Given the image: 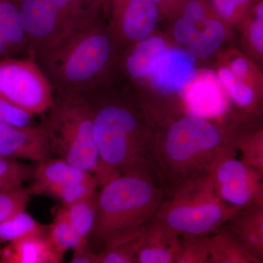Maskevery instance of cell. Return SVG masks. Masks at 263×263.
Returning a JSON list of instances; mask_svg holds the SVG:
<instances>
[{
	"instance_id": "31",
	"label": "cell",
	"mask_w": 263,
	"mask_h": 263,
	"mask_svg": "<svg viewBox=\"0 0 263 263\" xmlns=\"http://www.w3.org/2000/svg\"><path fill=\"white\" fill-rule=\"evenodd\" d=\"M31 195L28 186H20L0 190V222L21 211L25 210Z\"/></svg>"
},
{
	"instance_id": "32",
	"label": "cell",
	"mask_w": 263,
	"mask_h": 263,
	"mask_svg": "<svg viewBox=\"0 0 263 263\" xmlns=\"http://www.w3.org/2000/svg\"><path fill=\"white\" fill-rule=\"evenodd\" d=\"M35 117L34 114L0 96V124L30 127L37 125L34 121Z\"/></svg>"
},
{
	"instance_id": "19",
	"label": "cell",
	"mask_w": 263,
	"mask_h": 263,
	"mask_svg": "<svg viewBox=\"0 0 263 263\" xmlns=\"http://www.w3.org/2000/svg\"><path fill=\"white\" fill-rule=\"evenodd\" d=\"M210 263H259L241 238L228 227L210 235Z\"/></svg>"
},
{
	"instance_id": "3",
	"label": "cell",
	"mask_w": 263,
	"mask_h": 263,
	"mask_svg": "<svg viewBox=\"0 0 263 263\" xmlns=\"http://www.w3.org/2000/svg\"><path fill=\"white\" fill-rule=\"evenodd\" d=\"M99 162V187L139 167H148L157 124L130 91L116 79L89 96Z\"/></svg>"
},
{
	"instance_id": "36",
	"label": "cell",
	"mask_w": 263,
	"mask_h": 263,
	"mask_svg": "<svg viewBox=\"0 0 263 263\" xmlns=\"http://www.w3.org/2000/svg\"><path fill=\"white\" fill-rule=\"evenodd\" d=\"M9 47V45L5 41L4 38L0 35V56L4 54Z\"/></svg>"
},
{
	"instance_id": "4",
	"label": "cell",
	"mask_w": 263,
	"mask_h": 263,
	"mask_svg": "<svg viewBox=\"0 0 263 263\" xmlns=\"http://www.w3.org/2000/svg\"><path fill=\"white\" fill-rule=\"evenodd\" d=\"M100 188L96 220L89 238L90 247L97 252L114 237L146 226L165 199L145 166L114 176Z\"/></svg>"
},
{
	"instance_id": "30",
	"label": "cell",
	"mask_w": 263,
	"mask_h": 263,
	"mask_svg": "<svg viewBox=\"0 0 263 263\" xmlns=\"http://www.w3.org/2000/svg\"><path fill=\"white\" fill-rule=\"evenodd\" d=\"M34 166L0 157V190L23 186L32 179Z\"/></svg>"
},
{
	"instance_id": "33",
	"label": "cell",
	"mask_w": 263,
	"mask_h": 263,
	"mask_svg": "<svg viewBox=\"0 0 263 263\" xmlns=\"http://www.w3.org/2000/svg\"><path fill=\"white\" fill-rule=\"evenodd\" d=\"M158 8L163 20L170 22L176 18L183 3V0H152Z\"/></svg>"
},
{
	"instance_id": "27",
	"label": "cell",
	"mask_w": 263,
	"mask_h": 263,
	"mask_svg": "<svg viewBox=\"0 0 263 263\" xmlns=\"http://www.w3.org/2000/svg\"><path fill=\"white\" fill-rule=\"evenodd\" d=\"M237 148L242 160L263 172V123L243 133L238 138Z\"/></svg>"
},
{
	"instance_id": "37",
	"label": "cell",
	"mask_w": 263,
	"mask_h": 263,
	"mask_svg": "<svg viewBox=\"0 0 263 263\" xmlns=\"http://www.w3.org/2000/svg\"><path fill=\"white\" fill-rule=\"evenodd\" d=\"M10 1H11V0H10Z\"/></svg>"
},
{
	"instance_id": "14",
	"label": "cell",
	"mask_w": 263,
	"mask_h": 263,
	"mask_svg": "<svg viewBox=\"0 0 263 263\" xmlns=\"http://www.w3.org/2000/svg\"><path fill=\"white\" fill-rule=\"evenodd\" d=\"M181 240L172 230L151 220L145 226L136 263H176Z\"/></svg>"
},
{
	"instance_id": "25",
	"label": "cell",
	"mask_w": 263,
	"mask_h": 263,
	"mask_svg": "<svg viewBox=\"0 0 263 263\" xmlns=\"http://www.w3.org/2000/svg\"><path fill=\"white\" fill-rule=\"evenodd\" d=\"M0 35L10 47L22 44L27 40L18 7L10 0H0Z\"/></svg>"
},
{
	"instance_id": "7",
	"label": "cell",
	"mask_w": 263,
	"mask_h": 263,
	"mask_svg": "<svg viewBox=\"0 0 263 263\" xmlns=\"http://www.w3.org/2000/svg\"><path fill=\"white\" fill-rule=\"evenodd\" d=\"M211 66L226 91L233 121L249 128L262 124L257 117L262 79L261 67L233 45L222 50Z\"/></svg>"
},
{
	"instance_id": "34",
	"label": "cell",
	"mask_w": 263,
	"mask_h": 263,
	"mask_svg": "<svg viewBox=\"0 0 263 263\" xmlns=\"http://www.w3.org/2000/svg\"><path fill=\"white\" fill-rule=\"evenodd\" d=\"M71 263H100V254L91 248L89 245L73 250Z\"/></svg>"
},
{
	"instance_id": "10",
	"label": "cell",
	"mask_w": 263,
	"mask_h": 263,
	"mask_svg": "<svg viewBox=\"0 0 263 263\" xmlns=\"http://www.w3.org/2000/svg\"><path fill=\"white\" fill-rule=\"evenodd\" d=\"M109 28L122 51L159 29L163 20L152 0H101Z\"/></svg>"
},
{
	"instance_id": "1",
	"label": "cell",
	"mask_w": 263,
	"mask_h": 263,
	"mask_svg": "<svg viewBox=\"0 0 263 263\" xmlns=\"http://www.w3.org/2000/svg\"><path fill=\"white\" fill-rule=\"evenodd\" d=\"M121 53L96 0L33 58L55 95L85 98L115 79Z\"/></svg>"
},
{
	"instance_id": "26",
	"label": "cell",
	"mask_w": 263,
	"mask_h": 263,
	"mask_svg": "<svg viewBox=\"0 0 263 263\" xmlns=\"http://www.w3.org/2000/svg\"><path fill=\"white\" fill-rule=\"evenodd\" d=\"M256 1L257 0H207L214 14L235 32Z\"/></svg>"
},
{
	"instance_id": "15",
	"label": "cell",
	"mask_w": 263,
	"mask_h": 263,
	"mask_svg": "<svg viewBox=\"0 0 263 263\" xmlns=\"http://www.w3.org/2000/svg\"><path fill=\"white\" fill-rule=\"evenodd\" d=\"M93 176L62 159L51 157L36 163L28 188L32 195H45L49 189L85 181Z\"/></svg>"
},
{
	"instance_id": "28",
	"label": "cell",
	"mask_w": 263,
	"mask_h": 263,
	"mask_svg": "<svg viewBox=\"0 0 263 263\" xmlns=\"http://www.w3.org/2000/svg\"><path fill=\"white\" fill-rule=\"evenodd\" d=\"M98 183L95 176L85 181L67 183L49 189L45 195L54 197L61 202L62 205H68L91 196L98 191Z\"/></svg>"
},
{
	"instance_id": "35",
	"label": "cell",
	"mask_w": 263,
	"mask_h": 263,
	"mask_svg": "<svg viewBox=\"0 0 263 263\" xmlns=\"http://www.w3.org/2000/svg\"><path fill=\"white\" fill-rule=\"evenodd\" d=\"M262 70V83H261L260 93H259L258 110H257V117L261 123H263V68Z\"/></svg>"
},
{
	"instance_id": "8",
	"label": "cell",
	"mask_w": 263,
	"mask_h": 263,
	"mask_svg": "<svg viewBox=\"0 0 263 263\" xmlns=\"http://www.w3.org/2000/svg\"><path fill=\"white\" fill-rule=\"evenodd\" d=\"M0 96L34 116H43L53 105L55 92L34 58L10 59L0 62Z\"/></svg>"
},
{
	"instance_id": "2",
	"label": "cell",
	"mask_w": 263,
	"mask_h": 263,
	"mask_svg": "<svg viewBox=\"0 0 263 263\" xmlns=\"http://www.w3.org/2000/svg\"><path fill=\"white\" fill-rule=\"evenodd\" d=\"M248 128L186 113L157 126L148 167L165 198L183 183L211 174L221 157L236 154Z\"/></svg>"
},
{
	"instance_id": "18",
	"label": "cell",
	"mask_w": 263,
	"mask_h": 263,
	"mask_svg": "<svg viewBox=\"0 0 263 263\" xmlns=\"http://www.w3.org/2000/svg\"><path fill=\"white\" fill-rule=\"evenodd\" d=\"M224 226L236 233L259 263H263V204L240 211Z\"/></svg>"
},
{
	"instance_id": "22",
	"label": "cell",
	"mask_w": 263,
	"mask_h": 263,
	"mask_svg": "<svg viewBox=\"0 0 263 263\" xmlns=\"http://www.w3.org/2000/svg\"><path fill=\"white\" fill-rule=\"evenodd\" d=\"M53 214V221L47 224L46 235L62 257L64 258L68 250L73 251L83 246L89 245V240L81 237L67 220L60 207L56 208Z\"/></svg>"
},
{
	"instance_id": "5",
	"label": "cell",
	"mask_w": 263,
	"mask_h": 263,
	"mask_svg": "<svg viewBox=\"0 0 263 263\" xmlns=\"http://www.w3.org/2000/svg\"><path fill=\"white\" fill-rule=\"evenodd\" d=\"M239 212L219 198L209 174L176 189L152 220L181 237L202 236L214 234Z\"/></svg>"
},
{
	"instance_id": "13",
	"label": "cell",
	"mask_w": 263,
	"mask_h": 263,
	"mask_svg": "<svg viewBox=\"0 0 263 263\" xmlns=\"http://www.w3.org/2000/svg\"><path fill=\"white\" fill-rule=\"evenodd\" d=\"M214 15L207 0H183L179 15L167 22L164 32L174 45L186 50Z\"/></svg>"
},
{
	"instance_id": "11",
	"label": "cell",
	"mask_w": 263,
	"mask_h": 263,
	"mask_svg": "<svg viewBox=\"0 0 263 263\" xmlns=\"http://www.w3.org/2000/svg\"><path fill=\"white\" fill-rule=\"evenodd\" d=\"M18 10L32 54L51 42L67 26L54 0H20Z\"/></svg>"
},
{
	"instance_id": "23",
	"label": "cell",
	"mask_w": 263,
	"mask_h": 263,
	"mask_svg": "<svg viewBox=\"0 0 263 263\" xmlns=\"http://www.w3.org/2000/svg\"><path fill=\"white\" fill-rule=\"evenodd\" d=\"M47 224L36 220L25 210L0 222V242L10 243L33 235H46Z\"/></svg>"
},
{
	"instance_id": "16",
	"label": "cell",
	"mask_w": 263,
	"mask_h": 263,
	"mask_svg": "<svg viewBox=\"0 0 263 263\" xmlns=\"http://www.w3.org/2000/svg\"><path fill=\"white\" fill-rule=\"evenodd\" d=\"M235 31L216 15H213L205 28L197 34L186 51L200 66H211L213 60L230 46Z\"/></svg>"
},
{
	"instance_id": "17",
	"label": "cell",
	"mask_w": 263,
	"mask_h": 263,
	"mask_svg": "<svg viewBox=\"0 0 263 263\" xmlns=\"http://www.w3.org/2000/svg\"><path fill=\"white\" fill-rule=\"evenodd\" d=\"M63 260L46 235H33L0 248L1 263H60Z\"/></svg>"
},
{
	"instance_id": "9",
	"label": "cell",
	"mask_w": 263,
	"mask_h": 263,
	"mask_svg": "<svg viewBox=\"0 0 263 263\" xmlns=\"http://www.w3.org/2000/svg\"><path fill=\"white\" fill-rule=\"evenodd\" d=\"M216 193L239 211L263 204V172L235 154L221 157L211 172Z\"/></svg>"
},
{
	"instance_id": "24",
	"label": "cell",
	"mask_w": 263,
	"mask_h": 263,
	"mask_svg": "<svg viewBox=\"0 0 263 263\" xmlns=\"http://www.w3.org/2000/svg\"><path fill=\"white\" fill-rule=\"evenodd\" d=\"M98 192L70 205L60 207L64 215L79 234L88 240L96 220Z\"/></svg>"
},
{
	"instance_id": "6",
	"label": "cell",
	"mask_w": 263,
	"mask_h": 263,
	"mask_svg": "<svg viewBox=\"0 0 263 263\" xmlns=\"http://www.w3.org/2000/svg\"><path fill=\"white\" fill-rule=\"evenodd\" d=\"M52 156L94 175L98 167V149L93 133L92 114L86 99L55 95L43 115Z\"/></svg>"
},
{
	"instance_id": "20",
	"label": "cell",
	"mask_w": 263,
	"mask_h": 263,
	"mask_svg": "<svg viewBox=\"0 0 263 263\" xmlns=\"http://www.w3.org/2000/svg\"><path fill=\"white\" fill-rule=\"evenodd\" d=\"M239 48L263 68V0H257L237 30Z\"/></svg>"
},
{
	"instance_id": "12",
	"label": "cell",
	"mask_w": 263,
	"mask_h": 263,
	"mask_svg": "<svg viewBox=\"0 0 263 263\" xmlns=\"http://www.w3.org/2000/svg\"><path fill=\"white\" fill-rule=\"evenodd\" d=\"M53 157L42 124L16 127L0 124V157L37 162Z\"/></svg>"
},
{
	"instance_id": "21",
	"label": "cell",
	"mask_w": 263,
	"mask_h": 263,
	"mask_svg": "<svg viewBox=\"0 0 263 263\" xmlns=\"http://www.w3.org/2000/svg\"><path fill=\"white\" fill-rule=\"evenodd\" d=\"M145 226L123 233L109 240L100 254V263H136Z\"/></svg>"
},
{
	"instance_id": "29",
	"label": "cell",
	"mask_w": 263,
	"mask_h": 263,
	"mask_svg": "<svg viewBox=\"0 0 263 263\" xmlns=\"http://www.w3.org/2000/svg\"><path fill=\"white\" fill-rule=\"evenodd\" d=\"M210 235L181 237L176 263H210Z\"/></svg>"
}]
</instances>
